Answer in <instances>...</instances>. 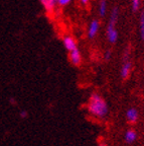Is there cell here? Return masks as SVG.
Instances as JSON below:
<instances>
[{"instance_id":"cell-1","label":"cell","mask_w":144,"mask_h":146,"mask_svg":"<svg viewBox=\"0 0 144 146\" xmlns=\"http://www.w3.org/2000/svg\"><path fill=\"white\" fill-rule=\"evenodd\" d=\"M87 110L89 114L98 119L106 118L109 113V107L106 100L98 92H93L90 96Z\"/></svg>"},{"instance_id":"cell-2","label":"cell","mask_w":144,"mask_h":146,"mask_svg":"<svg viewBox=\"0 0 144 146\" xmlns=\"http://www.w3.org/2000/svg\"><path fill=\"white\" fill-rule=\"evenodd\" d=\"M107 38L111 44H114L118 40V33L116 27H115V23L109 21L108 27H107Z\"/></svg>"},{"instance_id":"cell-3","label":"cell","mask_w":144,"mask_h":146,"mask_svg":"<svg viewBox=\"0 0 144 146\" xmlns=\"http://www.w3.org/2000/svg\"><path fill=\"white\" fill-rule=\"evenodd\" d=\"M69 58H70L71 63L73 65H75V66H79L80 64L82 63V55L78 48L69 52Z\"/></svg>"},{"instance_id":"cell-4","label":"cell","mask_w":144,"mask_h":146,"mask_svg":"<svg viewBox=\"0 0 144 146\" xmlns=\"http://www.w3.org/2000/svg\"><path fill=\"white\" fill-rule=\"evenodd\" d=\"M41 5L45 8L47 14H52L54 12L56 6L58 5V0H41Z\"/></svg>"},{"instance_id":"cell-5","label":"cell","mask_w":144,"mask_h":146,"mask_svg":"<svg viewBox=\"0 0 144 146\" xmlns=\"http://www.w3.org/2000/svg\"><path fill=\"white\" fill-rule=\"evenodd\" d=\"M131 70H132V64L129 60L123 62V65L121 67V70H120V76H121L122 79H127L130 76Z\"/></svg>"},{"instance_id":"cell-6","label":"cell","mask_w":144,"mask_h":146,"mask_svg":"<svg viewBox=\"0 0 144 146\" xmlns=\"http://www.w3.org/2000/svg\"><path fill=\"white\" fill-rule=\"evenodd\" d=\"M126 120L131 124H134L138 121V119H139V113L138 111L135 109V108H129L128 110L126 111Z\"/></svg>"},{"instance_id":"cell-7","label":"cell","mask_w":144,"mask_h":146,"mask_svg":"<svg viewBox=\"0 0 144 146\" xmlns=\"http://www.w3.org/2000/svg\"><path fill=\"white\" fill-rule=\"evenodd\" d=\"M99 27H100V23L98 19H94V21H91L90 25H89V29H88V36L90 39H93V38L98 34Z\"/></svg>"},{"instance_id":"cell-8","label":"cell","mask_w":144,"mask_h":146,"mask_svg":"<svg viewBox=\"0 0 144 146\" xmlns=\"http://www.w3.org/2000/svg\"><path fill=\"white\" fill-rule=\"evenodd\" d=\"M63 47H65L69 52H71V51L77 49L76 41H75L74 38L71 36H65L63 40Z\"/></svg>"},{"instance_id":"cell-9","label":"cell","mask_w":144,"mask_h":146,"mask_svg":"<svg viewBox=\"0 0 144 146\" xmlns=\"http://www.w3.org/2000/svg\"><path fill=\"white\" fill-rule=\"evenodd\" d=\"M124 139L126 143H133L137 139V132L134 129H128L124 134Z\"/></svg>"},{"instance_id":"cell-10","label":"cell","mask_w":144,"mask_h":146,"mask_svg":"<svg viewBox=\"0 0 144 146\" xmlns=\"http://www.w3.org/2000/svg\"><path fill=\"white\" fill-rule=\"evenodd\" d=\"M107 13V2L106 0H101L99 4V14L100 16H105Z\"/></svg>"},{"instance_id":"cell-11","label":"cell","mask_w":144,"mask_h":146,"mask_svg":"<svg viewBox=\"0 0 144 146\" xmlns=\"http://www.w3.org/2000/svg\"><path fill=\"white\" fill-rule=\"evenodd\" d=\"M139 29H140V36L141 39L144 41V11L141 12L140 14V19H139Z\"/></svg>"},{"instance_id":"cell-12","label":"cell","mask_w":144,"mask_h":146,"mask_svg":"<svg viewBox=\"0 0 144 146\" xmlns=\"http://www.w3.org/2000/svg\"><path fill=\"white\" fill-rule=\"evenodd\" d=\"M131 2H132V9L134 10V11H136V10H138V9H139L141 0H132Z\"/></svg>"},{"instance_id":"cell-13","label":"cell","mask_w":144,"mask_h":146,"mask_svg":"<svg viewBox=\"0 0 144 146\" xmlns=\"http://www.w3.org/2000/svg\"><path fill=\"white\" fill-rule=\"evenodd\" d=\"M111 56H112V52L111 51H106V52L104 53V60L105 61H109L111 59Z\"/></svg>"},{"instance_id":"cell-14","label":"cell","mask_w":144,"mask_h":146,"mask_svg":"<svg viewBox=\"0 0 144 146\" xmlns=\"http://www.w3.org/2000/svg\"><path fill=\"white\" fill-rule=\"evenodd\" d=\"M71 2V0H58V4L60 6H65Z\"/></svg>"},{"instance_id":"cell-15","label":"cell","mask_w":144,"mask_h":146,"mask_svg":"<svg viewBox=\"0 0 144 146\" xmlns=\"http://www.w3.org/2000/svg\"><path fill=\"white\" fill-rule=\"evenodd\" d=\"M19 117H20L21 119H27L28 118V113H27V111H20V113H19Z\"/></svg>"},{"instance_id":"cell-16","label":"cell","mask_w":144,"mask_h":146,"mask_svg":"<svg viewBox=\"0 0 144 146\" xmlns=\"http://www.w3.org/2000/svg\"><path fill=\"white\" fill-rule=\"evenodd\" d=\"M82 2V4H87V3L89 2V0H80Z\"/></svg>"}]
</instances>
